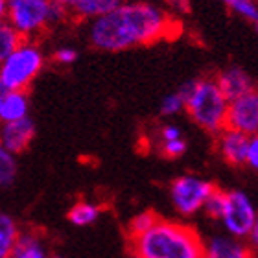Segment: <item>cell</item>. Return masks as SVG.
Instances as JSON below:
<instances>
[{"instance_id":"cell-3","label":"cell","mask_w":258,"mask_h":258,"mask_svg":"<svg viewBox=\"0 0 258 258\" xmlns=\"http://www.w3.org/2000/svg\"><path fill=\"white\" fill-rule=\"evenodd\" d=\"M186 94V113L205 133L218 135L227 129L229 98L223 94L216 78H198L181 85Z\"/></svg>"},{"instance_id":"cell-16","label":"cell","mask_w":258,"mask_h":258,"mask_svg":"<svg viewBox=\"0 0 258 258\" xmlns=\"http://www.w3.org/2000/svg\"><path fill=\"white\" fill-rule=\"evenodd\" d=\"M22 232L19 231L17 221L10 214H0V258H10L15 251L19 238Z\"/></svg>"},{"instance_id":"cell-4","label":"cell","mask_w":258,"mask_h":258,"mask_svg":"<svg viewBox=\"0 0 258 258\" xmlns=\"http://www.w3.org/2000/svg\"><path fill=\"white\" fill-rule=\"evenodd\" d=\"M44 67V54L37 44L24 41L21 48L2 59L0 64V92L28 91Z\"/></svg>"},{"instance_id":"cell-20","label":"cell","mask_w":258,"mask_h":258,"mask_svg":"<svg viewBox=\"0 0 258 258\" xmlns=\"http://www.w3.org/2000/svg\"><path fill=\"white\" fill-rule=\"evenodd\" d=\"M159 220V216L155 212H151V210H144V212H139V214L135 216L133 220L129 221L127 225V234L129 238H137L140 234H144L151 229V227L155 225V221Z\"/></svg>"},{"instance_id":"cell-21","label":"cell","mask_w":258,"mask_h":258,"mask_svg":"<svg viewBox=\"0 0 258 258\" xmlns=\"http://www.w3.org/2000/svg\"><path fill=\"white\" fill-rule=\"evenodd\" d=\"M183 109H186V94H184L183 89L179 87L175 92L162 98L159 111H161L162 116H175V114H179Z\"/></svg>"},{"instance_id":"cell-29","label":"cell","mask_w":258,"mask_h":258,"mask_svg":"<svg viewBox=\"0 0 258 258\" xmlns=\"http://www.w3.org/2000/svg\"><path fill=\"white\" fill-rule=\"evenodd\" d=\"M50 258H63V256H59V254H52Z\"/></svg>"},{"instance_id":"cell-1","label":"cell","mask_w":258,"mask_h":258,"mask_svg":"<svg viewBox=\"0 0 258 258\" xmlns=\"http://www.w3.org/2000/svg\"><path fill=\"white\" fill-rule=\"evenodd\" d=\"M173 30H177L175 21L162 8L135 0L122 2L111 13L91 21L89 41L102 52H124L170 37Z\"/></svg>"},{"instance_id":"cell-26","label":"cell","mask_w":258,"mask_h":258,"mask_svg":"<svg viewBox=\"0 0 258 258\" xmlns=\"http://www.w3.org/2000/svg\"><path fill=\"white\" fill-rule=\"evenodd\" d=\"M247 166H251L253 170H258V135H253L251 140H249Z\"/></svg>"},{"instance_id":"cell-7","label":"cell","mask_w":258,"mask_h":258,"mask_svg":"<svg viewBox=\"0 0 258 258\" xmlns=\"http://www.w3.org/2000/svg\"><path fill=\"white\" fill-rule=\"evenodd\" d=\"M258 218V210L243 190H227L225 209L221 216V225L229 236L247 240Z\"/></svg>"},{"instance_id":"cell-27","label":"cell","mask_w":258,"mask_h":258,"mask_svg":"<svg viewBox=\"0 0 258 258\" xmlns=\"http://www.w3.org/2000/svg\"><path fill=\"white\" fill-rule=\"evenodd\" d=\"M247 245L251 247V251L258 253V218H256V223H254V227H253V231H251V234H249V238H247Z\"/></svg>"},{"instance_id":"cell-10","label":"cell","mask_w":258,"mask_h":258,"mask_svg":"<svg viewBox=\"0 0 258 258\" xmlns=\"http://www.w3.org/2000/svg\"><path fill=\"white\" fill-rule=\"evenodd\" d=\"M35 139V122L30 116L17 122H8L2 125L0 131V148L10 151L13 155H19L22 151L28 150V146L32 144Z\"/></svg>"},{"instance_id":"cell-24","label":"cell","mask_w":258,"mask_h":258,"mask_svg":"<svg viewBox=\"0 0 258 258\" xmlns=\"http://www.w3.org/2000/svg\"><path fill=\"white\" fill-rule=\"evenodd\" d=\"M52 59L59 64H72L78 59V52H76L72 46H61V48H57L54 52Z\"/></svg>"},{"instance_id":"cell-8","label":"cell","mask_w":258,"mask_h":258,"mask_svg":"<svg viewBox=\"0 0 258 258\" xmlns=\"http://www.w3.org/2000/svg\"><path fill=\"white\" fill-rule=\"evenodd\" d=\"M227 127L242 131L249 137L258 135V89H253L229 103Z\"/></svg>"},{"instance_id":"cell-17","label":"cell","mask_w":258,"mask_h":258,"mask_svg":"<svg viewBox=\"0 0 258 258\" xmlns=\"http://www.w3.org/2000/svg\"><path fill=\"white\" fill-rule=\"evenodd\" d=\"M102 216V207L96 203H91V201H78L70 207L69 214V221L76 227H87L96 223Z\"/></svg>"},{"instance_id":"cell-5","label":"cell","mask_w":258,"mask_h":258,"mask_svg":"<svg viewBox=\"0 0 258 258\" xmlns=\"http://www.w3.org/2000/svg\"><path fill=\"white\" fill-rule=\"evenodd\" d=\"M6 21L24 37L52 24V0H6Z\"/></svg>"},{"instance_id":"cell-30","label":"cell","mask_w":258,"mask_h":258,"mask_svg":"<svg viewBox=\"0 0 258 258\" xmlns=\"http://www.w3.org/2000/svg\"><path fill=\"white\" fill-rule=\"evenodd\" d=\"M131 258H142V256H139V254H135V253H133V254H131Z\"/></svg>"},{"instance_id":"cell-31","label":"cell","mask_w":258,"mask_h":258,"mask_svg":"<svg viewBox=\"0 0 258 258\" xmlns=\"http://www.w3.org/2000/svg\"><path fill=\"white\" fill-rule=\"evenodd\" d=\"M254 30H256V32H258V22H256V24H254Z\"/></svg>"},{"instance_id":"cell-25","label":"cell","mask_w":258,"mask_h":258,"mask_svg":"<svg viewBox=\"0 0 258 258\" xmlns=\"http://www.w3.org/2000/svg\"><path fill=\"white\" fill-rule=\"evenodd\" d=\"M159 135H161V142H170V140L183 139V135H181V129H179L177 125H173V124L162 125L161 131H159Z\"/></svg>"},{"instance_id":"cell-14","label":"cell","mask_w":258,"mask_h":258,"mask_svg":"<svg viewBox=\"0 0 258 258\" xmlns=\"http://www.w3.org/2000/svg\"><path fill=\"white\" fill-rule=\"evenodd\" d=\"M28 111H30V100H28L26 91L0 92V120H2V124L26 118Z\"/></svg>"},{"instance_id":"cell-6","label":"cell","mask_w":258,"mask_h":258,"mask_svg":"<svg viewBox=\"0 0 258 258\" xmlns=\"http://www.w3.org/2000/svg\"><path fill=\"white\" fill-rule=\"evenodd\" d=\"M216 186L207 179L186 173L170 183V201L181 216H194L203 210L207 199L214 194Z\"/></svg>"},{"instance_id":"cell-11","label":"cell","mask_w":258,"mask_h":258,"mask_svg":"<svg viewBox=\"0 0 258 258\" xmlns=\"http://www.w3.org/2000/svg\"><path fill=\"white\" fill-rule=\"evenodd\" d=\"M216 81H218L220 89L223 91V94L229 98V102L256 89L253 78L242 67H227V69H223L220 74L216 76Z\"/></svg>"},{"instance_id":"cell-12","label":"cell","mask_w":258,"mask_h":258,"mask_svg":"<svg viewBox=\"0 0 258 258\" xmlns=\"http://www.w3.org/2000/svg\"><path fill=\"white\" fill-rule=\"evenodd\" d=\"M251 247L229 234H216L205 242L203 258H251Z\"/></svg>"},{"instance_id":"cell-15","label":"cell","mask_w":258,"mask_h":258,"mask_svg":"<svg viewBox=\"0 0 258 258\" xmlns=\"http://www.w3.org/2000/svg\"><path fill=\"white\" fill-rule=\"evenodd\" d=\"M10 258H50V254L41 236L32 231H26L21 234L15 251Z\"/></svg>"},{"instance_id":"cell-18","label":"cell","mask_w":258,"mask_h":258,"mask_svg":"<svg viewBox=\"0 0 258 258\" xmlns=\"http://www.w3.org/2000/svg\"><path fill=\"white\" fill-rule=\"evenodd\" d=\"M26 39L24 35L17 32L15 28L11 26L10 22L4 21L0 24V59H6L8 55H11L17 48H21V44Z\"/></svg>"},{"instance_id":"cell-13","label":"cell","mask_w":258,"mask_h":258,"mask_svg":"<svg viewBox=\"0 0 258 258\" xmlns=\"http://www.w3.org/2000/svg\"><path fill=\"white\" fill-rule=\"evenodd\" d=\"M54 2L64 6L70 15L91 21L107 15L122 4V0H54Z\"/></svg>"},{"instance_id":"cell-2","label":"cell","mask_w":258,"mask_h":258,"mask_svg":"<svg viewBox=\"0 0 258 258\" xmlns=\"http://www.w3.org/2000/svg\"><path fill=\"white\" fill-rule=\"evenodd\" d=\"M131 240V249L142 258H203L205 243L186 223L159 220L150 231Z\"/></svg>"},{"instance_id":"cell-9","label":"cell","mask_w":258,"mask_h":258,"mask_svg":"<svg viewBox=\"0 0 258 258\" xmlns=\"http://www.w3.org/2000/svg\"><path fill=\"white\" fill-rule=\"evenodd\" d=\"M251 137L242 131L227 127L218 135L216 140V150L220 157L231 166H243L247 164V151Z\"/></svg>"},{"instance_id":"cell-28","label":"cell","mask_w":258,"mask_h":258,"mask_svg":"<svg viewBox=\"0 0 258 258\" xmlns=\"http://www.w3.org/2000/svg\"><path fill=\"white\" fill-rule=\"evenodd\" d=\"M221 4H225V6H229V8H231L232 4H234V2H236V0H220Z\"/></svg>"},{"instance_id":"cell-23","label":"cell","mask_w":258,"mask_h":258,"mask_svg":"<svg viewBox=\"0 0 258 258\" xmlns=\"http://www.w3.org/2000/svg\"><path fill=\"white\" fill-rule=\"evenodd\" d=\"M186 140L177 139V140H170V142H161V151L162 155L168 157V159H177L183 153H186Z\"/></svg>"},{"instance_id":"cell-22","label":"cell","mask_w":258,"mask_h":258,"mask_svg":"<svg viewBox=\"0 0 258 258\" xmlns=\"http://www.w3.org/2000/svg\"><path fill=\"white\" fill-rule=\"evenodd\" d=\"M225 194L227 190H220L216 188L214 194L207 199V203L203 207V212L209 216L210 220H221V216H223V209H225Z\"/></svg>"},{"instance_id":"cell-19","label":"cell","mask_w":258,"mask_h":258,"mask_svg":"<svg viewBox=\"0 0 258 258\" xmlns=\"http://www.w3.org/2000/svg\"><path fill=\"white\" fill-rule=\"evenodd\" d=\"M17 173H19V164H17V155L0 148V184L2 188H10L15 183Z\"/></svg>"}]
</instances>
